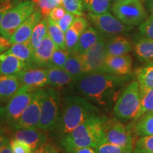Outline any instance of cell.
<instances>
[{
  "mask_svg": "<svg viewBox=\"0 0 153 153\" xmlns=\"http://www.w3.org/2000/svg\"><path fill=\"white\" fill-rule=\"evenodd\" d=\"M107 72L116 75H128L133 74V59L128 54L111 56L107 55L105 60Z\"/></svg>",
  "mask_w": 153,
  "mask_h": 153,
  "instance_id": "14",
  "label": "cell"
},
{
  "mask_svg": "<svg viewBox=\"0 0 153 153\" xmlns=\"http://www.w3.org/2000/svg\"><path fill=\"white\" fill-rule=\"evenodd\" d=\"M4 52L7 54L14 55L15 57L27 63L29 68H33L32 62L33 58L34 49L32 47L30 41L12 44L11 47Z\"/></svg>",
  "mask_w": 153,
  "mask_h": 153,
  "instance_id": "26",
  "label": "cell"
},
{
  "mask_svg": "<svg viewBox=\"0 0 153 153\" xmlns=\"http://www.w3.org/2000/svg\"><path fill=\"white\" fill-rule=\"evenodd\" d=\"M113 14L126 26H140L148 18V12L140 0L115 1L111 6Z\"/></svg>",
  "mask_w": 153,
  "mask_h": 153,
  "instance_id": "4",
  "label": "cell"
},
{
  "mask_svg": "<svg viewBox=\"0 0 153 153\" xmlns=\"http://www.w3.org/2000/svg\"><path fill=\"white\" fill-rule=\"evenodd\" d=\"M33 153H58L57 149L50 143H45L42 146L36 149Z\"/></svg>",
  "mask_w": 153,
  "mask_h": 153,
  "instance_id": "42",
  "label": "cell"
},
{
  "mask_svg": "<svg viewBox=\"0 0 153 153\" xmlns=\"http://www.w3.org/2000/svg\"><path fill=\"white\" fill-rule=\"evenodd\" d=\"M104 134L106 142L120 146L134 148L133 135L128 128L116 117L104 116Z\"/></svg>",
  "mask_w": 153,
  "mask_h": 153,
  "instance_id": "9",
  "label": "cell"
},
{
  "mask_svg": "<svg viewBox=\"0 0 153 153\" xmlns=\"http://www.w3.org/2000/svg\"><path fill=\"white\" fill-rule=\"evenodd\" d=\"M62 6L68 12L76 16L83 15V0H62Z\"/></svg>",
  "mask_w": 153,
  "mask_h": 153,
  "instance_id": "36",
  "label": "cell"
},
{
  "mask_svg": "<svg viewBox=\"0 0 153 153\" xmlns=\"http://www.w3.org/2000/svg\"><path fill=\"white\" fill-rule=\"evenodd\" d=\"M147 6H148V9L151 14H153V0H149Z\"/></svg>",
  "mask_w": 153,
  "mask_h": 153,
  "instance_id": "47",
  "label": "cell"
},
{
  "mask_svg": "<svg viewBox=\"0 0 153 153\" xmlns=\"http://www.w3.org/2000/svg\"><path fill=\"white\" fill-rule=\"evenodd\" d=\"M13 138L26 143L33 151L47 143L46 134L37 128L15 130L13 134Z\"/></svg>",
  "mask_w": 153,
  "mask_h": 153,
  "instance_id": "13",
  "label": "cell"
},
{
  "mask_svg": "<svg viewBox=\"0 0 153 153\" xmlns=\"http://www.w3.org/2000/svg\"><path fill=\"white\" fill-rule=\"evenodd\" d=\"M4 1V0H0V3H1V1Z\"/></svg>",
  "mask_w": 153,
  "mask_h": 153,
  "instance_id": "50",
  "label": "cell"
},
{
  "mask_svg": "<svg viewBox=\"0 0 153 153\" xmlns=\"http://www.w3.org/2000/svg\"><path fill=\"white\" fill-rule=\"evenodd\" d=\"M29 68L28 65L18 57L4 52L0 54V74L16 75L23 70Z\"/></svg>",
  "mask_w": 153,
  "mask_h": 153,
  "instance_id": "19",
  "label": "cell"
},
{
  "mask_svg": "<svg viewBox=\"0 0 153 153\" xmlns=\"http://www.w3.org/2000/svg\"><path fill=\"white\" fill-rule=\"evenodd\" d=\"M101 34L93 26H88L83 33L80 36L77 43L74 47L73 52L72 53L77 55H83L93 47L99 38Z\"/></svg>",
  "mask_w": 153,
  "mask_h": 153,
  "instance_id": "21",
  "label": "cell"
},
{
  "mask_svg": "<svg viewBox=\"0 0 153 153\" xmlns=\"http://www.w3.org/2000/svg\"><path fill=\"white\" fill-rule=\"evenodd\" d=\"M70 54V53L66 50L56 48L50 60L48 68H62Z\"/></svg>",
  "mask_w": 153,
  "mask_h": 153,
  "instance_id": "34",
  "label": "cell"
},
{
  "mask_svg": "<svg viewBox=\"0 0 153 153\" xmlns=\"http://www.w3.org/2000/svg\"><path fill=\"white\" fill-rule=\"evenodd\" d=\"M115 1H123V0H115Z\"/></svg>",
  "mask_w": 153,
  "mask_h": 153,
  "instance_id": "49",
  "label": "cell"
},
{
  "mask_svg": "<svg viewBox=\"0 0 153 153\" xmlns=\"http://www.w3.org/2000/svg\"><path fill=\"white\" fill-rule=\"evenodd\" d=\"M106 36L101 34L97 43L85 54L79 55L85 67V74L108 73L105 60L107 56L106 51Z\"/></svg>",
  "mask_w": 153,
  "mask_h": 153,
  "instance_id": "10",
  "label": "cell"
},
{
  "mask_svg": "<svg viewBox=\"0 0 153 153\" xmlns=\"http://www.w3.org/2000/svg\"><path fill=\"white\" fill-rule=\"evenodd\" d=\"M36 9L41 13L44 18L49 16L51 10L55 7L60 6L55 0H33Z\"/></svg>",
  "mask_w": 153,
  "mask_h": 153,
  "instance_id": "35",
  "label": "cell"
},
{
  "mask_svg": "<svg viewBox=\"0 0 153 153\" xmlns=\"http://www.w3.org/2000/svg\"><path fill=\"white\" fill-rule=\"evenodd\" d=\"M4 51H6V50H5V49L1 48H0V54H1V53L4 52Z\"/></svg>",
  "mask_w": 153,
  "mask_h": 153,
  "instance_id": "48",
  "label": "cell"
},
{
  "mask_svg": "<svg viewBox=\"0 0 153 153\" xmlns=\"http://www.w3.org/2000/svg\"><path fill=\"white\" fill-rule=\"evenodd\" d=\"M101 110L89 99L79 96L65 99L64 107L55 131L62 137L92 116H99Z\"/></svg>",
  "mask_w": 153,
  "mask_h": 153,
  "instance_id": "2",
  "label": "cell"
},
{
  "mask_svg": "<svg viewBox=\"0 0 153 153\" xmlns=\"http://www.w3.org/2000/svg\"><path fill=\"white\" fill-rule=\"evenodd\" d=\"M43 18L41 13L36 9V11L18 28L12 36L9 38L11 45L17 43H22L29 41L31 37L34 28L41 19Z\"/></svg>",
  "mask_w": 153,
  "mask_h": 153,
  "instance_id": "16",
  "label": "cell"
},
{
  "mask_svg": "<svg viewBox=\"0 0 153 153\" xmlns=\"http://www.w3.org/2000/svg\"><path fill=\"white\" fill-rule=\"evenodd\" d=\"M89 26L87 19L82 16H76L65 32V43L67 51L70 53L73 52L80 36Z\"/></svg>",
  "mask_w": 153,
  "mask_h": 153,
  "instance_id": "17",
  "label": "cell"
},
{
  "mask_svg": "<svg viewBox=\"0 0 153 153\" xmlns=\"http://www.w3.org/2000/svg\"><path fill=\"white\" fill-rule=\"evenodd\" d=\"M133 153H153V135L139 137L134 145Z\"/></svg>",
  "mask_w": 153,
  "mask_h": 153,
  "instance_id": "33",
  "label": "cell"
},
{
  "mask_svg": "<svg viewBox=\"0 0 153 153\" xmlns=\"http://www.w3.org/2000/svg\"><path fill=\"white\" fill-rule=\"evenodd\" d=\"M141 102V93L136 79L126 86L114 107V114L122 121L133 120L137 116Z\"/></svg>",
  "mask_w": 153,
  "mask_h": 153,
  "instance_id": "3",
  "label": "cell"
},
{
  "mask_svg": "<svg viewBox=\"0 0 153 153\" xmlns=\"http://www.w3.org/2000/svg\"><path fill=\"white\" fill-rule=\"evenodd\" d=\"M16 4H18L16 0H4L0 3V26L5 14Z\"/></svg>",
  "mask_w": 153,
  "mask_h": 153,
  "instance_id": "40",
  "label": "cell"
},
{
  "mask_svg": "<svg viewBox=\"0 0 153 153\" xmlns=\"http://www.w3.org/2000/svg\"><path fill=\"white\" fill-rule=\"evenodd\" d=\"M9 143H10V140H9L7 135L5 134L4 129L0 130V149Z\"/></svg>",
  "mask_w": 153,
  "mask_h": 153,
  "instance_id": "43",
  "label": "cell"
},
{
  "mask_svg": "<svg viewBox=\"0 0 153 153\" xmlns=\"http://www.w3.org/2000/svg\"><path fill=\"white\" fill-rule=\"evenodd\" d=\"M87 17L96 29L106 37L128 33L133 28V27L123 24L114 15L109 12L101 14L88 12Z\"/></svg>",
  "mask_w": 153,
  "mask_h": 153,
  "instance_id": "8",
  "label": "cell"
},
{
  "mask_svg": "<svg viewBox=\"0 0 153 153\" xmlns=\"http://www.w3.org/2000/svg\"><path fill=\"white\" fill-rule=\"evenodd\" d=\"M21 85L38 89L48 85L46 68L26 69L16 74Z\"/></svg>",
  "mask_w": 153,
  "mask_h": 153,
  "instance_id": "12",
  "label": "cell"
},
{
  "mask_svg": "<svg viewBox=\"0 0 153 153\" xmlns=\"http://www.w3.org/2000/svg\"><path fill=\"white\" fill-rule=\"evenodd\" d=\"M36 9L33 0H26L16 4L4 16L0 26V34L9 40L19 26Z\"/></svg>",
  "mask_w": 153,
  "mask_h": 153,
  "instance_id": "5",
  "label": "cell"
},
{
  "mask_svg": "<svg viewBox=\"0 0 153 153\" xmlns=\"http://www.w3.org/2000/svg\"><path fill=\"white\" fill-rule=\"evenodd\" d=\"M73 153H97L95 148H91V147H86V148H82L74 151Z\"/></svg>",
  "mask_w": 153,
  "mask_h": 153,
  "instance_id": "44",
  "label": "cell"
},
{
  "mask_svg": "<svg viewBox=\"0 0 153 153\" xmlns=\"http://www.w3.org/2000/svg\"><path fill=\"white\" fill-rule=\"evenodd\" d=\"M95 150L97 153H133V148L120 146L104 141L101 143Z\"/></svg>",
  "mask_w": 153,
  "mask_h": 153,
  "instance_id": "31",
  "label": "cell"
},
{
  "mask_svg": "<svg viewBox=\"0 0 153 153\" xmlns=\"http://www.w3.org/2000/svg\"><path fill=\"white\" fill-rule=\"evenodd\" d=\"M75 15L67 11V13L64 15V16L62 17V18L56 23L57 25L60 26L61 29L65 32H65L68 30L69 27L70 26V25H71L72 22L74 21V19H75Z\"/></svg>",
  "mask_w": 153,
  "mask_h": 153,
  "instance_id": "39",
  "label": "cell"
},
{
  "mask_svg": "<svg viewBox=\"0 0 153 153\" xmlns=\"http://www.w3.org/2000/svg\"><path fill=\"white\" fill-rule=\"evenodd\" d=\"M128 128L132 134L137 137L153 135V112L145 114L137 120H133Z\"/></svg>",
  "mask_w": 153,
  "mask_h": 153,
  "instance_id": "22",
  "label": "cell"
},
{
  "mask_svg": "<svg viewBox=\"0 0 153 153\" xmlns=\"http://www.w3.org/2000/svg\"><path fill=\"white\" fill-rule=\"evenodd\" d=\"M56 48V45L48 33L42 43L34 49L33 58L32 62L33 68H47L53 53Z\"/></svg>",
  "mask_w": 153,
  "mask_h": 153,
  "instance_id": "15",
  "label": "cell"
},
{
  "mask_svg": "<svg viewBox=\"0 0 153 153\" xmlns=\"http://www.w3.org/2000/svg\"><path fill=\"white\" fill-rule=\"evenodd\" d=\"M140 35L153 39V14L146 19L143 24L138 26Z\"/></svg>",
  "mask_w": 153,
  "mask_h": 153,
  "instance_id": "37",
  "label": "cell"
},
{
  "mask_svg": "<svg viewBox=\"0 0 153 153\" xmlns=\"http://www.w3.org/2000/svg\"><path fill=\"white\" fill-rule=\"evenodd\" d=\"M43 97V89H38L34 92L31 101L26 107L22 116L15 124L13 130L28 128H38L41 114V103Z\"/></svg>",
  "mask_w": 153,
  "mask_h": 153,
  "instance_id": "11",
  "label": "cell"
},
{
  "mask_svg": "<svg viewBox=\"0 0 153 153\" xmlns=\"http://www.w3.org/2000/svg\"><path fill=\"white\" fill-rule=\"evenodd\" d=\"M36 90L26 86H21L14 95L9 99L5 107V123L9 128H14L31 101Z\"/></svg>",
  "mask_w": 153,
  "mask_h": 153,
  "instance_id": "7",
  "label": "cell"
},
{
  "mask_svg": "<svg viewBox=\"0 0 153 153\" xmlns=\"http://www.w3.org/2000/svg\"><path fill=\"white\" fill-rule=\"evenodd\" d=\"M142 96L153 88V63H145L144 65L134 72Z\"/></svg>",
  "mask_w": 153,
  "mask_h": 153,
  "instance_id": "24",
  "label": "cell"
},
{
  "mask_svg": "<svg viewBox=\"0 0 153 153\" xmlns=\"http://www.w3.org/2000/svg\"><path fill=\"white\" fill-rule=\"evenodd\" d=\"M10 145L13 153H33V149L26 143L14 138L10 140Z\"/></svg>",
  "mask_w": 153,
  "mask_h": 153,
  "instance_id": "38",
  "label": "cell"
},
{
  "mask_svg": "<svg viewBox=\"0 0 153 153\" xmlns=\"http://www.w3.org/2000/svg\"><path fill=\"white\" fill-rule=\"evenodd\" d=\"M62 69L73 76L76 80L86 74L82 58L79 55L74 53H70Z\"/></svg>",
  "mask_w": 153,
  "mask_h": 153,
  "instance_id": "27",
  "label": "cell"
},
{
  "mask_svg": "<svg viewBox=\"0 0 153 153\" xmlns=\"http://www.w3.org/2000/svg\"><path fill=\"white\" fill-rule=\"evenodd\" d=\"M48 85L55 88H62L76 82V79L63 70L58 68H48Z\"/></svg>",
  "mask_w": 153,
  "mask_h": 153,
  "instance_id": "23",
  "label": "cell"
},
{
  "mask_svg": "<svg viewBox=\"0 0 153 153\" xmlns=\"http://www.w3.org/2000/svg\"><path fill=\"white\" fill-rule=\"evenodd\" d=\"M48 34V22L47 18H42L34 28L30 42L33 49L37 48L42 43L43 39Z\"/></svg>",
  "mask_w": 153,
  "mask_h": 153,
  "instance_id": "30",
  "label": "cell"
},
{
  "mask_svg": "<svg viewBox=\"0 0 153 153\" xmlns=\"http://www.w3.org/2000/svg\"><path fill=\"white\" fill-rule=\"evenodd\" d=\"M135 79L134 72L128 75L109 73L86 74L76 80V87L84 97L100 110L109 112L124 89Z\"/></svg>",
  "mask_w": 153,
  "mask_h": 153,
  "instance_id": "1",
  "label": "cell"
},
{
  "mask_svg": "<svg viewBox=\"0 0 153 153\" xmlns=\"http://www.w3.org/2000/svg\"><path fill=\"white\" fill-rule=\"evenodd\" d=\"M60 117V96L53 88L43 90L38 128L44 132L55 131Z\"/></svg>",
  "mask_w": 153,
  "mask_h": 153,
  "instance_id": "6",
  "label": "cell"
},
{
  "mask_svg": "<svg viewBox=\"0 0 153 153\" xmlns=\"http://www.w3.org/2000/svg\"><path fill=\"white\" fill-rule=\"evenodd\" d=\"M48 22V33L51 36V39L54 42L57 48L66 50L65 43V33L60 28L56 22L50 19L47 18Z\"/></svg>",
  "mask_w": 153,
  "mask_h": 153,
  "instance_id": "28",
  "label": "cell"
},
{
  "mask_svg": "<svg viewBox=\"0 0 153 153\" xmlns=\"http://www.w3.org/2000/svg\"><path fill=\"white\" fill-rule=\"evenodd\" d=\"M21 86L16 75L0 74V102L9 101Z\"/></svg>",
  "mask_w": 153,
  "mask_h": 153,
  "instance_id": "25",
  "label": "cell"
},
{
  "mask_svg": "<svg viewBox=\"0 0 153 153\" xmlns=\"http://www.w3.org/2000/svg\"><path fill=\"white\" fill-rule=\"evenodd\" d=\"M0 153H13L11 148L10 143L5 145L4 146H3L2 148L0 149Z\"/></svg>",
  "mask_w": 153,
  "mask_h": 153,
  "instance_id": "46",
  "label": "cell"
},
{
  "mask_svg": "<svg viewBox=\"0 0 153 153\" xmlns=\"http://www.w3.org/2000/svg\"><path fill=\"white\" fill-rule=\"evenodd\" d=\"M150 112H153V88L142 96L138 113L133 120H137L143 115Z\"/></svg>",
  "mask_w": 153,
  "mask_h": 153,
  "instance_id": "32",
  "label": "cell"
},
{
  "mask_svg": "<svg viewBox=\"0 0 153 153\" xmlns=\"http://www.w3.org/2000/svg\"><path fill=\"white\" fill-rule=\"evenodd\" d=\"M133 50V43L125 36L120 35L112 36L106 41V51L107 55L119 56L127 55Z\"/></svg>",
  "mask_w": 153,
  "mask_h": 153,
  "instance_id": "20",
  "label": "cell"
},
{
  "mask_svg": "<svg viewBox=\"0 0 153 153\" xmlns=\"http://www.w3.org/2000/svg\"><path fill=\"white\" fill-rule=\"evenodd\" d=\"M133 51L137 59L144 63H153V39L141 35L133 40Z\"/></svg>",
  "mask_w": 153,
  "mask_h": 153,
  "instance_id": "18",
  "label": "cell"
},
{
  "mask_svg": "<svg viewBox=\"0 0 153 153\" xmlns=\"http://www.w3.org/2000/svg\"><path fill=\"white\" fill-rule=\"evenodd\" d=\"M112 0H83L84 7L89 13L101 14L109 12Z\"/></svg>",
  "mask_w": 153,
  "mask_h": 153,
  "instance_id": "29",
  "label": "cell"
},
{
  "mask_svg": "<svg viewBox=\"0 0 153 153\" xmlns=\"http://www.w3.org/2000/svg\"><path fill=\"white\" fill-rule=\"evenodd\" d=\"M66 13L67 11L65 9L64 7L62 5H60L55 7L51 10L48 17L53 21H54L55 22H57L62 17L64 16V15Z\"/></svg>",
  "mask_w": 153,
  "mask_h": 153,
  "instance_id": "41",
  "label": "cell"
},
{
  "mask_svg": "<svg viewBox=\"0 0 153 153\" xmlns=\"http://www.w3.org/2000/svg\"><path fill=\"white\" fill-rule=\"evenodd\" d=\"M5 122V107L0 106V130H4L1 126Z\"/></svg>",
  "mask_w": 153,
  "mask_h": 153,
  "instance_id": "45",
  "label": "cell"
}]
</instances>
